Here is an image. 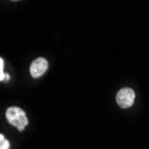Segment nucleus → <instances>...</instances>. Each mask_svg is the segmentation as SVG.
Returning a JSON list of instances; mask_svg holds the SVG:
<instances>
[{
	"label": "nucleus",
	"mask_w": 149,
	"mask_h": 149,
	"mask_svg": "<svg viewBox=\"0 0 149 149\" xmlns=\"http://www.w3.org/2000/svg\"><path fill=\"white\" fill-rule=\"evenodd\" d=\"M6 117L8 123L16 127L19 131H22L29 123L25 112L17 106L9 107L6 112Z\"/></svg>",
	"instance_id": "1"
},
{
	"label": "nucleus",
	"mask_w": 149,
	"mask_h": 149,
	"mask_svg": "<svg viewBox=\"0 0 149 149\" xmlns=\"http://www.w3.org/2000/svg\"><path fill=\"white\" fill-rule=\"evenodd\" d=\"M10 79V76L8 73H6V80H9Z\"/></svg>",
	"instance_id": "6"
},
{
	"label": "nucleus",
	"mask_w": 149,
	"mask_h": 149,
	"mask_svg": "<svg viewBox=\"0 0 149 149\" xmlns=\"http://www.w3.org/2000/svg\"><path fill=\"white\" fill-rule=\"evenodd\" d=\"M135 101V92L130 88H123L118 91L116 95V102L121 108H130Z\"/></svg>",
	"instance_id": "2"
},
{
	"label": "nucleus",
	"mask_w": 149,
	"mask_h": 149,
	"mask_svg": "<svg viewBox=\"0 0 149 149\" xmlns=\"http://www.w3.org/2000/svg\"><path fill=\"white\" fill-rule=\"evenodd\" d=\"M4 65H5L4 59L0 58V80H1V81H4L6 79V73H4V72H3Z\"/></svg>",
	"instance_id": "5"
},
{
	"label": "nucleus",
	"mask_w": 149,
	"mask_h": 149,
	"mask_svg": "<svg viewBox=\"0 0 149 149\" xmlns=\"http://www.w3.org/2000/svg\"><path fill=\"white\" fill-rule=\"evenodd\" d=\"M10 143L9 141L4 137V135H0V149H9Z\"/></svg>",
	"instance_id": "4"
},
{
	"label": "nucleus",
	"mask_w": 149,
	"mask_h": 149,
	"mask_svg": "<svg viewBox=\"0 0 149 149\" xmlns=\"http://www.w3.org/2000/svg\"><path fill=\"white\" fill-rule=\"evenodd\" d=\"M48 68V63L43 57H38L35 59L31 66H30V72L33 78H38L42 76Z\"/></svg>",
	"instance_id": "3"
}]
</instances>
